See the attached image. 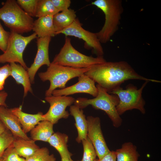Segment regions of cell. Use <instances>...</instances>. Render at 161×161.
<instances>
[{"instance_id":"6da1fadb","label":"cell","mask_w":161,"mask_h":161,"mask_svg":"<svg viewBox=\"0 0 161 161\" xmlns=\"http://www.w3.org/2000/svg\"><path fill=\"white\" fill-rule=\"evenodd\" d=\"M84 74L109 93L129 80L161 82L159 80L147 78L139 75L127 62L123 61H106L91 66Z\"/></svg>"},{"instance_id":"7a4b0ae2","label":"cell","mask_w":161,"mask_h":161,"mask_svg":"<svg viewBox=\"0 0 161 161\" xmlns=\"http://www.w3.org/2000/svg\"><path fill=\"white\" fill-rule=\"evenodd\" d=\"M98 89L97 95L92 99L79 97L75 99L74 104L83 109L89 105L95 109L104 111L112 121L114 127L118 128L122 123V120L116 109L119 99L115 95L110 94L98 84L96 85Z\"/></svg>"},{"instance_id":"3957f363","label":"cell","mask_w":161,"mask_h":161,"mask_svg":"<svg viewBox=\"0 0 161 161\" xmlns=\"http://www.w3.org/2000/svg\"><path fill=\"white\" fill-rule=\"evenodd\" d=\"M0 20L10 31L19 34L32 30L34 20L15 0H7L0 8Z\"/></svg>"},{"instance_id":"277c9868","label":"cell","mask_w":161,"mask_h":161,"mask_svg":"<svg viewBox=\"0 0 161 161\" xmlns=\"http://www.w3.org/2000/svg\"><path fill=\"white\" fill-rule=\"evenodd\" d=\"M91 4L101 10L105 15L103 26L96 33L101 43H106L118 30L123 11L122 1L119 0H96Z\"/></svg>"},{"instance_id":"5b68a950","label":"cell","mask_w":161,"mask_h":161,"mask_svg":"<svg viewBox=\"0 0 161 161\" xmlns=\"http://www.w3.org/2000/svg\"><path fill=\"white\" fill-rule=\"evenodd\" d=\"M106 61L103 56L94 57L83 54L72 46L70 38L66 36L64 44L52 63L76 68H88Z\"/></svg>"},{"instance_id":"8992f818","label":"cell","mask_w":161,"mask_h":161,"mask_svg":"<svg viewBox=\"0 0 161 161\" xmlns=\"http://www.w3.org/2000/svg\"><path fill=\"white\" fill-rule=\"evenodd\" d=\"M89 68H76L51 63L46 71L38 73L42 81L50 82L49 89L45 92L46 97L52 95L53 92L57 88H65L68 81L84 74Z\"/></svg>"},{"instance_id":"52a82bcc","label":"cell","mask_w":161,"mask_h":161,"mask_svg":"<svg viewBox=\"0 0 161 161\" xmlns=\"http://www.w3.org/2000/svg\"><path fill=\"white\" fill-rule=\"evenodd\" d=\"M148 82L145 81L139 89L131 84L127 85L125 89L120 86L109 93L117 95L119 98V102L116 109L120 115L128 110L133 109L139 110L143 114L145 113L144 108L145 102L143 97L142 93Z\"/></svg>"},{"instance_id":"ba28073f","label":"cell","mask_w":161,"mask_h":161,"mask_svg":"<svg viewBox=\"0 0 161 161\" xmlns=\"http://www.w3.org/2000/svg\"><path fill=\"white\" fill-rule=\"evenodd\" d=\"M37 38L35 32L24 36L10 31L6 50L0 55V64L18 63L27 70L28 67L23 58V52L28 44Z\"/></svg>"},{"instance_id":"9c48e42d","label":"cell","mask_w":161,"mask_h":161,"mask_svg":"<svg viewBox=\"0 0 161 161\" xmlns=\"http://www.w3.org/2000/svg\"><path fill=\"white\" fill-rule=\"evenodd\" d=\"M60 34L64 35L66 37L73 36L82 39L85 42L86 48L92 49L97 56H103V49L96 33L84 29L78 18L69 27L57 32L56 35Z\"/></svg>"},{"instance_id":"30bf717a","label":"cell","mask_w":161,"mask_h":161,"mask_svg":"<svg viewBox=\"0 0 161 161\" xmlns=\"http://www.w3.org/2000/svg\"><path fill=\"white\" fill-rule=\"evenodd\" d=\"M45 100L50 104L47 112L43 114L44 120H47L53 124L57 123L62 118L67 119L70 114L66 110V108L74 103L75 99L73 97L66 96L46 97Z\"/></svg>"},{"instance_id":"8fae6325","label":"cell","mask_w":161,"mask_h":161,"mask_svg":"<svg viewBox=\"0 0 161 161\" xmlns=\"http://www.w3.org/2000/svg\"><path fill=\"white\" fill-rule=\"evenodd\" d=\"M86 118L87 137L92 143L98 159H100L110 151L103 136L100 119L98 117L91 116L87 117Z\"/></svg>"},{"instance_id":"7c38bea8","label":"cell","mask_w":161,"mask_h":161,"mask_svg":"<svg viewBox=\"0 0 161 161\" xmlns=\"http://www.w3.org/2000/svg\"><path fill=\"white\" fill-rule=\"evenodd\" d=\"M51 38L47 37L38 38L37 39V53L33 64L27 69L31 83H34L35 74L40 67L44 65L48 67L51 63L49 55V46Z\"/></svg>"},{"instance_id":"4fadbf2b","label":"cell","mask_w":161,"mask_h":161,"mask_svg":"<svg viewBox=\"0 0 161 161\" xmlns=\"http://www.w3.org/2000/svg\"><path fill=\"white\" fill-rule=\"evenodd\" d=\"M78 78V81L75 84L63 89H55L53 92L52 95L68 96L76 93H85L96 97L98 94V89L95 81L85 74Z\"/></svg>"},{"instance_id":"5bb4252c","label":"cell","mask_w":161,"mask_h":161,"mask_svg":"<svg viewBox=\"0 0 161 161\" xmlns=\"http://www.w3.org/2000/svg\"><path fill=\"white\" fill-rule=\"evenodd\" d=\"M0 119L15 139H30L24 132L17 117L12 113L10 109L0 106Z\"/></svg>"},{"instance_id":"9a60e30c","label":"cell","mask_w":161,"mask_h":161,"mask_svg":"<svg viewBox=\"0 0 161 161\" xmlns=\"http://www.w3.org/2000/svg\"><path fill=\"white\" fill-rule=\"evenodd\" d=\"M12 113L18 118L24 132L30 131L40 122L44 120L43 114L39 112L35 114L25 113L22 110V106L10 109Z\"/></svg>"},{"instance_id":"2e32d148","label":"cell","mask_w":161,"mask_h":161,"mask_svg":"<svg viewBox=\"0 0 161 161\" xmlns=\"http://www.w3.org/2000/svg\"><path fill=\"white\" fill-rule=\"evenodd\" d=\"M53 16L41 17L34 21L32 30L38 38L53 37L56 31L53 21Z\"/></svg>"},{"instance_id":"e0dca14e","label":"cell","mask_w":161,"mask_h":161,"mask_svg":"<svg viewBox=\"0 0 161 161\" xmlns=\"http://www.w3.org/2000/svg\"><path fill=\"white\" fill-rule=\"evenodd\" d=\"M70 114L73 116L75 121V126L78 131L76 141L78 143L87 138V124L86 118L83 111L74 105H71L69 108Z\"/></svg>"},{"instance_id":"ac0fdd59","label":"cell","mask_w":161,"mask_h":161,"mask_svg":"<svg viewBox=\"0 0 161 161\" xmlns=\"http://www.w3.org/2000/svg\"><path fill=\"white\" fill-rule=\"evenodd\" d=\"M10 64V76L14 78L17 84L23 86L24 97H25L28 92L32 93L31 83L27 71L20 64L13 62Z\"/></svg>"},{"instance_id":"d6986e66","label":"cell","mask_w":161,"mask_h":161,"mask_svg":"<svg viewBox=\"0 0 161 161\" xmlns=\"http://www.w3.org/2000/svg\"><path fill=\"white\" fill-rule=\"evenodd\" d=\"M68 136L59 132L54 133L48 142L58 152L61 158H71L72 154L68 149Z\"/></svg>"},{"instance_id":"ffe728a7","label":"cell","mask_w":161,"mask_h":161,"mask_svg":"<svg viewBox=\"0 0 161 161\" xmlns=\"http://www.w3.org/2000/svg\"><path fill=\"white\" fill-rule=\"evenodd\" d=\"M53 124L47 120L39 122L30 131L31 137L34 141L48 142L50 137L54 133Z\"/></svg>"},{"instance_id":"44dd1931","label":"cell","mask_w":161,"mask_h":161,"mask_svg":"<svg viewBox=\"0 0 161 161\" xmlns=\"http://www.w3.org/2000/svg\"><path fill=\"white\" fill-rule=\"evenodd\" d=\"M76 16L75 12L70 9L58 12L54 15L53 21L56 34L71 24L76 18Z\"/></svg>"},{"instance_id":"7402d4cb","label":"cell","mask_w":161,"mask_h":161,"mask_svg":"<svg viewBox=\"0 0 161 161\" xmlns=\"http://www.w3.org/2000/svg\"><path fill=\"white\" fill-rule=\"evenodd\" d=\"M35 141L21 139H15L12 143L16 152L26 159L32 155L40 148Z\"/></svg>"},{"instance_id":"603a6c76","label":"cell","mask_w":161,"mask_h":161,"mask_svg":"<svg viewBox=\"0 0 161 161\" xmlns=\"http://www.w3.org/2000/svg\"><path fill=\"white\" fill-rule=\"evenodd\" d=\"M115 152L117 161H138L140 156L136 146L130 142L123 144Z\"/></svg>"},{"instance_id":"cb8c5ba5","label":"cell","mask_w":161,"mask_h":161,"mask_svg":"<svg viewBox=\"0 0 161 161\" xmlns=\"http://www.w3.org/2000/svg\"><path fill=\"white\" fill-rule=\"evenodd\" d=\"M58 12L51 0H38L36 17L39 18L45 16H53Z\"/></svg>"},{"instance_id":"d4e9b609","label":"cell","mask_w":161,"mask_h":161,"mask_svg":"<svg viewBox=\"0 0 161 161\" xmlns=\"http://www.w3.org/2000/svg\"><path fill=\"white\" fill-rule=\"evenodd\" d=\"M53 154H50L47 147L39 148L30 157L25 159V161H56Z\"/></svg>"},{"instance_id":"484cf974","label":"cell","mask_w":161,"mask_h":161,"mask_svg":"<svg viewBox=\"0 0 161 161\" xmlns=\"http://www.w3.org/2000/svg\"><path fill=\"white\" fill-rule=\"evenodd\" d=\"M83 149V158L80 161H95L97 156L92 143L87 137L81 141Z\"/></svg>"},{"instance_id":"4316f807","label":"cell","mask_w":161,"mask_h":161,"mask_svg":"<svg viewBox=\"0 0 161 161\" xmlns=\"http://www.w3.org/2000/svg\"><path fill=\"white\" fill-rule=\"evenodd\" d=\"M38 0H17V2L30 16L36 17Z\"/></svg>"},{"instance_id":"83f0119b","label":"cell","mask_w":161,"mask_h":161,"mask_svg":"<svg viewBox=\"0 0 161 161\" xmlns=\"http://www.w3.org/2000/svg\"><path fill=\"white\" fill-rule=\"evenodd\" d=\"M15 139L11 132L7 129L0 135V158L2 157L5 150L12 144Z\"/></svg>"},{"instance_id":"f1b7e54d","label":"cell","mask_w":161,"mask_h":161,"mask_svg":"<svg viewBox=\"0 0 161 161\" xmlns=\"http://www.w3.org/2000/svg\"><path fill=\"white\" fill-rule=\"evenodd\" d=\"M1 157L4 161H25L18 154L12 144L5 150Z\"/></svg>"},{"instance_id":"f546056e","label":"cell","mask_w":161,"mask_h":161,"mask_svg":"<svg viewBox=\"0 0 161 161\" xmlns=\"http://www.w3.org/2000/svg\"><path fill=\"white\" fill-rule=\"evenodd\" d=\"M10 75V65L7 64L0 67V91L4 89L5 81Z\"/></svg>"},{"instance_id":"4dcf8cb0","label":"cell","mask_w":161,"mask_h":161,"mask_svg":"<svg viewBox=\"0 0 161 161\" xmlns=\"http://www.w3.org/2000/svg\"><path fill=\"white\" fill-rule=\"evenodd\" d=\"M10 32L6 31L0 22V49L3 52L7 48Z\"/></svg>"},{"instance_id":"1f68e13d","label":"cell","mask_w":161,"mask_h":161,"mask_svg":"<svg viewBox=\"0 0 161 161\" xmlns=\"http://www.w3.org/2000/svg\"><path fill=\"white\" fill-rule=\"evenodd\" d=\"M51 1L59 12L69 9L71 4L70 0H51Z\"/></svg>"},{"instance_id":"d6a6232c","label":"cell","mask_w":161,"mask_h":161,"mask_svg":"<svg viewBox=\"0 0 161 161\" xmlns=\"http://www.w3.org/2000/svg\"><path fill=\"white\" fill-rule=\"evenodd\" d=\"M99 161H117L115 151H110L100 159Z\"/></svg>"},{"instance_id":"836d02e7","label":"cell","mask_w":161,"mask_h":161,"mask_svg":"<svg viewBox=\"0 0 161 161\" xmlns=\"http://www.w3.org/2000/svg\"><path fill=\"white\" fill-rule=\"evenodd\" d=\"M7 96L8 94L5 91H1L0 92V106L7 107L5 101Z\"/></svg>"},{"instance_id":"e575fe53","label":"cell","mask_w":161,"mask_h":161,"mask_svg":"<svg viewBox=\"0 0 161 161\" xmlns=\"http://www.w3.org/2000/svg\"><path fill=\"white\" fill-rule=\"evenodd\" d=\"M7 129L0 119V135L4 133Z\"/></svg>"},{"instance_id":"d590c367","label":"cell","mask_w":161,"mask_h":161,"mask_svg":"<svg viewBox=\"0 0 161 161\" xmlns=\"http://www.w3.org/2000/svg\"><path fill=\"white\" fill-rule=\"evenodd\" d=\"M61 161H74L71 158H61Z\"/></svg>"},{"instance_id":"8d00e7d4","label":"cell","mask_w":161,"mask_h":161,"mask_svg":"<svg viewBox=\"0 0 161 161\" xmlns=\"http://www.w3.org/2000/svg\"><path fill=\"white\" fill-rule=\"evenodd\" d=\"M0 161H4L2 157H1L0 158Z\"/></svg>"},{"instance_id":"74e56055","label":"cell","mask_w":161,"mask_h":161,"mask_svg":"<svg viewBox=\"0 0 161 161\" xmlns=\"http://www.w3.org/2000/svg\"><path fill=\"white\" fill-rule=\"evenodd\" d=\"M95 161H98V159H96L95 160Z\"/></svg>"},{"instance_id":"f35d334b","label":"cell","mask_w":161,"mask_h":161,"mask_svg":"<svg viewBox=\"0 0 161 161\" xmlns=\"http://www.w3.org/2000/svg\"></svg>"}]
</instances>
